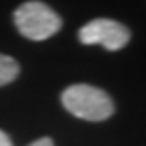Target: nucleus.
Instances as JSON below:
<instances>
[{
    "instance_id": "1",
    "label": "nucleus",
    "mask_w": 146,
    "mask_h": 146,
    "mask_svg": "<svg viewBox=\"0 0 146 146\" xmlns=\"http://www.w3.org/2000/svg\"><path fill=\"white\" fill-rule=\"evenodd\" d=\"M61 103L72 116L86 121H104L114 114L110 95L89 84H72L61 93Z\"/></svg>"
},
{
    "instance_id": "2",
    "label": "nucleus",
    "mask_w": 146,
    "mask_h": 146,
    "mask_svg": "<svg viewBox=\"0 0 146 146\" xmlns=\"http://www.w3.org/2000/svg\"><path fill=\"white\" fill-rule=\"evenodd\" d=\"M13 23L17 31L29 40H48L63 27V19L48 4L29 0L13 11Z\"/></svg>"
},
{
    "instance_id": "3",
    "label": "nucleus",
    "mask_w": 146,
    "mask_h": 146,
    "mask_svg": "<svg viewBox=\"0 0 146 146\" xmlns=\"http://www.w3.org/2000/svg\"><path fill=\"white\" fill-rule=\"evenodd\" d=\"M129 38H131V33L123 23H118L114 19H104V17L86 23L78 31V40L82 44H86V46L101 44L108 51L121 49L123 46H127Z\"/></svg>"
},
{
    "instance_id": "4",
    "label": "nucleus",
    "mask_w": 146,
    "mask_h": 146,
    "mask_svg": "<svg viewBox=\"0 0 146 146\" xmlns=\"http://www.w3.org/2000/svg\"><path fill=\"white\" fill-rule=\"evenodd\" d=\"M19 72H21L19 63H17L13 57L0 53V87L11 84V82L19 76Z\"/></svg>"
},
{
    "instance_id": "5",
    "label": "nucleus",
    "mask_w": 146,
    "mask_h": 146,
    "mask_svg": "<svg viewBox=\"0 0 146 146\" xmlns=\"http://www.w3.org/2000/svg\"><path fill=\"white\" fill-rule=\"evenodd\" d=\"M29 146H53V141H51L49 137H42V139H38V141L31 142Z\"/></svg>"
},
{
    "instance_id": "6",
    "label": "nucleus",
    "mask_w": 146,
    "mask_h": 146,
    "mask_svg": "<svg viewBox=\"0 0 146 146\" xmlns=\"http://www.w3.org/2000/svg\"><path fill=\"white\" fill-rule=\"evenodd\" d=\"M0 146H13L11 139L8 137V133H4L2 129H0Z\"/></svg>"
}]
</instances>
